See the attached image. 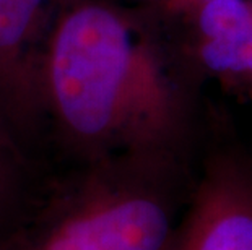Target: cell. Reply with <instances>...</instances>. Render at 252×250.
Masks as SVG:
<instances>
[{
    "instance_id": "6da1fadb",
    "label": "cell",
    "mask_w": 252,
    "mask_h": 250,
    "mask_svg": "<svg viewBox=\"0 0 252 250\" xmlns=\"http://www.w3.org/2000/svg\"><path fill=\"white\" fill-rule=\"evenodd\" d=\"M47 120L83 164L117 154L186 158L192 106L158 39L127 12L75 0L44 60Z\"/></svg>"
},
{
    "instance_id": "7a4b0ae2",
    "label": "cell",
    "mask_w": 252,
    "mask_h": 250,
    "mask_svg": "<svg viewBox=\"0 0 252 250\" xmlns=\"http://www.w3.org/2000/svg\"><path fill=\"white\" fill-rule=\"evenodd\" d=\"M190 189L184 158L87 163L0 231V250H169Z\"/></svg>"
},
{
    "instance_id": "3957f363",
    "label": "cell",
    "mask_w": 252,
    "mask_h": 250,
    "mask_svg": "<svg viewBox=\"0 0 252 250\" xmlns=\"http://www.w3.org/2000/svg\"><path fill=\"white\" fill-rule=\"evenodd\" d=\"M169 250H252V153L233 138L207 151Z\"/></svg>"
},
{
    "instance_id": "277c9868",
    "label": "cell",
    "mask_w": 252,
    "mask_h": 250,
    "mask_svg": "<svg viewBox=\"0 0 252 250\" xmlns=\"http://www.w3.org/2000/svg\"><path fill=\"white\" fill-rule=\"evenodd\" d=\"M72 2L0 0V117L23 141L47 120V44L59 15Z\"/></svg>"
},
{
    "instance_id": "5b68a950",
    "label": "cell",
    "mask_w": 252,
    "mask_h": 250,
    "mask_svg": "<svg viewBox=\"0 0 252 250\" xmlns=\"http://www.w3.org/2000/svg\"><path fill=\"white\" fill-rule=\"evenodd\" d=\"M179 15L198 63L224 91L252 101V0H202Z\"/></svg>"
},
{
    "instance_id": "8992f818",
    "label": "cell",
    "mask_w": 252,
    "mask_h": 250,
    "mask_svg": "<svg viewBox=\"0 0 252 250\" xmlns=\"http://www.w3.org/2000/svg\"><path fill=\"white\" fill-rule=\"evenodd\" d=\"M21 143L23 140L0 117V231L25 210L26 161Z\"/></svg>"
},
{
    "instance_id": "52a82bcc",
    "label": "cell",
    "mask_w": 252,
    "mask_h": 250,
    "mask_svg": "<svg viewBox=\"0 0 252 250\" xmlns=\"http://www.w3.org/2000/svg\"><path fill=\"white\" fill-rule=\"evenodd\" d=\"M202 0H164V7L168 8V12H173V13H181L182 10L192 7Z\"/></svg>"
},
{
    "instance_id": "ba28073f",
    "label": "cell",
    "mask_w": 252,
    "mask_h": 250,
    "mask_svg": "<svg viewBox=\"0 0 252 250\" xmlns=\"http://www.w3.org/2000/svg\"><path fill=\"white\" fill-rule=\"evenodd\" d=\"M161 2H164V0H161Z\"/></svg>"
}]
</instances>
